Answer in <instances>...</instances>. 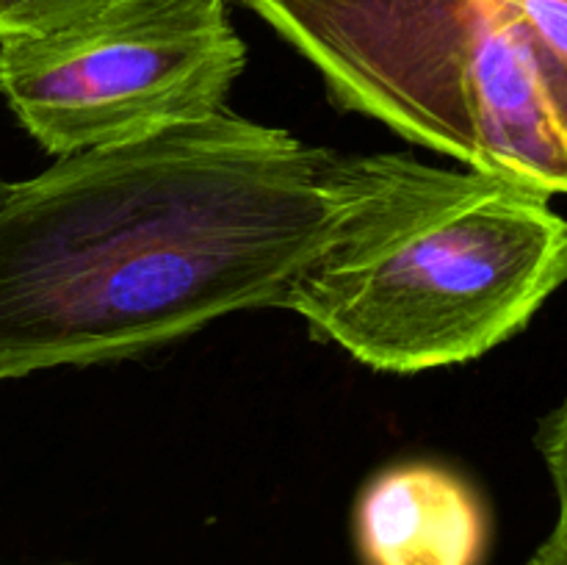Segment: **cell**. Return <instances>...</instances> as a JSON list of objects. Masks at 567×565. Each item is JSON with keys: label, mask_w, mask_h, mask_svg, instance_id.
Listing matches in <instances>:
<instances>
[{"label": "cell", "mask_w": 567, "mask_h": 565, "mask_svg": "<svg viewBox=\"0 0 567 565\" xmlns=\"http://www.w3.org/2000/svg\"><path fill=\"white\" fill-rule=\"evenodd\" d=\"M341 155L219 111L61 155L0 194V380L136 358L282 308L365 192Z\"/></svg>", "instance_id": "1"}, {"label": "cell", "mask_w": 567, "mask_h": 565, "mask_svg": "<svg viewBox=\"0 0 567 565\" xmlns=\"http://www.w3.org/2000/svg\"><path fill=\"white\" fill-rule=\"evenodd\" d=\"M103 0H0V42L44 33L97 9Z\"/></svg>", "instance_id": "6"}, {"label": "cell", "mask_w": 567, "mask_h": 565, "mask_svg": "<svg viewBox=\"0 0 567 565\" xmlns=\"http://www.w3.org/2000/svg\"><path fill=\"white\" fill-rule=\"evenodd\" d=\"M565 269L567 225L551 197L380 153L365 192L282 308L360 363L413 374L513 338Z\"/></svg>", "instance_id": "2"}, {"label": "cell", "mask_w": 567, "mask_h": 565, "mask_svg": "<svg viewBox=\"0 0 567 565\" xmlns=\"http://www.w3.org/2000/svg\"><path fill=\"white\" fill-rule=\"evenodd\" d=\"M247 64L227 0H103L0 42V94L53 155L208 120Z\"/></svg>", "instance_id": "4"}, {"label": "cell", "mask_w": 567, "mask_h": 565, "mask_svg": "<svg viewBox=\"0 0 567 565\" xmlns=\"http://www.w3.org/2000/svg\"><path fill=\"white\" fill-rule=\"evenodd\" d=\"M66 565H70V563H66Z\"/></svg>", "instance_id": "9"}, {"label": "cell", "mask_w": 567, "mask_h": 565, "mask_svg": "<svg viewBox=\"0 0 567 565\" xmlns=\"http://www.w3.org/2000/svg\"><path fill=\"white\" fill-rule=\"evenodd\" d=\"M6 192V181H3V177H0V194H3Z\"/></svg>", "instance_id": "8"}, {"label": "cell", "mask_w": 567, "mask_h": 565, "mask_svg": "<svg viewBox=\"0 0 567 565\" xmlns=\"http://www.w3.org/2000/svg\"><path fill=\"white\" fill-rule=\"evenodd\" d=\"M354 535L363 565H485L491 518L457 474L404 463L369 482Z\"/></svg>", "instance_id": "5"}, {"label": "cell", "mask_w": 567, "mask_h": 565, "mask_svg": "<svg viewBox=\"0 0 567 565\" xmlns=\"http://www.w3.org/2000/svg\"><path fill=\"white\" fill-rule=\"evenodd\" d=\"M567 499L557 496V521L526 565H567Z\"/></svg>", "instance_id": "7"}, {"label": "cell", "mask_w": 567, "mask_h": 565, "mask_svg": "<svg viewBox=\"0 0 567 565\" xmlns=\"http://www.w3.org/2000/svg\"><path fill=\"white\" fill-rule=\"evenodd\" d=\"M341 109L554 197L567 188L565 0H244Z\"/></svg>", "instance_id": "3"}]
</instances>
